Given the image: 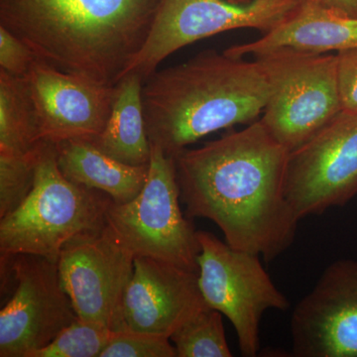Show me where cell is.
<instances>
[{"label":"cell","mask_w":357,"mask_h":357,"mask_svg":"<svg viewBox=\"0 0 357 357\" xmlns=\"http://www.w3.org/2000/svg\"><path fill=\"white\" fill-rule=\"evenodd\" d=\"M290 152L260 119L175 157L181 201L208 218L232 248L266 261L292 245L300 220L285 196Z\"/></svg>","instance_id":"cell-1"},{"label":"cell","mask_w":357,"mask_h":357,"mask_svg":"<svg viewBox=\"0 0 357 357\" xmlns=\"http://www.w3.org/2000/svg\"><path fill=\"white\" fill-rule=\"evenodd\" d=\"M162 0H0V26L57 69L116 86L147 41Z\"/></svg>","instance_id":"cell-2"},{"label":"cell","mask_w":357,"mask_h":357,"mask_svg":"<svg viewBox=\"0 0 357 357\" xmlns=\"http://www.w3.org/2000/svg\"><path fill=\"white\" fill-rule=\"evenodd\" d=\"M268 96L266 77L255 59L204 52L144 79L148 139L175 158L208 134L257 121Z\"/></svg>","instance_id":"cell-3"},{"label":"cell","mask_w":357,"mask_h":357,"mask_svg":"<svg viewBox=\"0 0 357 357\" xmlns=\"http://www.w3.org/2000/svg\"><path fill=\"white\" fill-rule=\"evenodd\" d=\"M112 201L105 192L68 180L59 169L55 143L41 141L31 192L16 210L0 218V260L32 255L58 262L74 237L107 225Z\"/></svg>","instance_id":"cell-4"},{"label":"cell","mask_w":357,"mask_h":357,"mask_svg":"<svg viewBox=\"0 0 357 357\" xmlns=\"http://www.w3.org/2000/svg\"><path fill=\"white\" fill-rule=\"evenodd\" d=\"M253 59L269 86L260 121L289 152L342 114L337 53L280 48Z\"/></svg>","instance_id":"cell-5"},{"label":"cell","mask_w":357,"mask_h":357,"mask_svg":"<svg viewBox=\"0 0 357 357\" xmlns=\"http://www.w3.org/2000/svg\"><path fill=\"white\" fill-rule=\"evenodd\" d=\"M180 199L175 158L151 145L144 187L128 203L110 202L107 225L134 255L199 272L198 236Z\"/></svg>","instance_id":"cell-6"},{"label":"cell","mask_w":357,"mask_h":357,"mask_svg":"<svg viewBox=\"0 0 357 357\" xmlns=\"http://www.w3.org/2000/svg\"><path fill=\"white\" fill-rule=\"evenodd\" d=\"M199 287L206 306L229 319L244 356H257L260 324L268 310L286 311V296L275 286L260 256L232 248L208 231H197Z\"/></svg>","instance_id":"cell-7"},{"label":"cell","mask_w":357,"mask_h":357,"mask_svg":"<svg viewBox=\"0 0 357 357\" xmlns=\"http://www.w3.org/2000/svg\"><path fill=\"white\" fill-rule=\"evenodd\" d=\"M304 0H162L151 31L130 68L143 79L183 47L237 29H276ZM126 74V75H128Z\"/></svg>","instance_id":"cell-8"},{"label":"cell","mask_w":357,"mask_h":357,"mask_svg":"<svg viewBox=\"0 0 357 357\" xmlns=\"http://www.w3.org/2000/svg\"><path fill=\"white\" fill-rule=\"evenodd\" d=\"M0 261L2 284L14 285L0 312V356L31 357L79 318L61 283L58 262L32 255Z\"/></svg>","instance_id":"cell-9"},{"label":"cell","mask_w":357,"mask_h":357,"mask_svg":"<svg viewBox=\"0 0 357 357\" xmlns=\"http://www.w3.org/2000/svg\"><path fill=\"white\" fill-rule=\"evenodd\" d=\"M134 259L107 225L66 244L59 258V275L77 318L123 331V298Z\"/></svg>","instance_id":"cell-10"},{"label":"cell","mask_w":357,"mask_h":357,"mask_svg":"<svg viewBox=\"0 0 357 357\" xmlns=\"http://www.w3.org/2000/svg\"><path fill=\"white\" fill-rule=\"evenodd\" d=\"M285 196L300 220L357 196V114L342 112L290 152Z\"/></svg>","instance_id":"cell-11"},{"label":"cell","mask_w":357,"mask_h":357,"mask_svg":"<svg viewBox=\"0 0 357 357\" xmlns=\"http://www.w3.org/2000/svg\"><path fill=\"white\" fill-rule=\"evenodd\" d=\"M41 141L91 139L109 121L116 86H105L38 59L22 77Z\"/></svg>","instance_id":"cell-12"},{"label":"cell","mask_w":357,"mask_h":357,"mask_svg":"<svg viewBox=\"0 0 357 357\" xmlns=\"http://www.w3.org/2000/svg\"><path fill=\"white\" fill-rule=\"evenodd\" d=\"M293 354L298 357H357V260L326 268L293 311Z\"/></svg>","instance_id":"cell-13"},{"label":"cell","mask_w":357,"mask_h":357,"mask_svg":"<svg viewBox=\"0 0 357 357\" xmlns=\"http://www.w3.org/2000/svg\"><path fill=\"white\" fill-rule=\"evenodd\" d=\"M199 272L145 256H135L132 277L123 298V331L170 338L206 306Z\"/></svg>","instance_id":"cell-14"},{"label":"cell","mask_w":357,"mask_h":357,"mask_svg":"<svg viewBox=\"0 0 357 357\" xmlns=\"http://www.w3.org/2000/svg\"><path fill=\"white\" fill-rule=\"evenodd\" d=\"M292 48L314 53L357 49V18L335 13L321 0H304L285 22L259 39L234 45L225 53L236 58Z\"/></svg>","instance_id":"cell-15"},{"label":"cell","mask_w":357,"mask_h":357,"mask_svg":"<svg viewBox=\"0 0 357 357\" xmlns=\"http://www.w3.org/2000/svg\"><path fill=\"white\" fill-rule=\"evenodd\" d=\"M55 144L59 169L68 180L105 192L114 203H128L146 183L149 164L131 166L121 163L84 138Z\"/></svg>","instance_id":"cell-16"},{"label":"cell","mask_w":357,"mask_h":357,"mask_svg":"<svg viewBox=\"0 0 357 357\" xmlns=\"http://www.w3.org/2000/svg\"><path fill=\"white\" fill-rule=\"evenodd\" d=\"M144 79L135 73L116 84V93L105 129L89 139L103 153L131 166L148 165L151 144L148 139L143 107Z\"/></svg>","instance_id":"cell-17"},{"label":"cell","mask_w":357,"mask_h":357,"mask_svg":"<svg viewBox=\"0 0 357 357\" xmlns=\"http://www.w3.org/2000/svg\"><path fill=\"white\" fill-rule=\"evenodd\" d=\"M40 141L34 110L22 77L0 70V152L28 153Z\"/></svg>","instance_id":"cell-18"},{"label":"cell","mask_w":357,"mask_h":357,"mask_svg":"<svg viewBox=\"0 0 357 357\" xmlns=\"http://www.w3.org/2000/svg\"><path fill=\"white\" fill-rule=\"evenodd\" d=\"M222 312L206 306L171 335L178 357H230Z\"/></svg>","instance_id":"cell-19"},{"label":"cell","mask_w":357,"mask_h":357,"mask_svg":"<svg viewBox=\"0 0 357 357\" xmlns=\"http://www.w3.org/2000/svg\"><path fill=\"white\" fill-rule=\"evenodd\" d=\"M114 333L107 326L77 319L31 357H100Z\"/></svg>","instance_id":"cell-20"},{"label":"cell","mask_w":357,"mask_h":357,"mask_svg":"<svg viewBox=\"0 0 357 357\" xmlns=\"http://www.w3.org/2000/svg\"><path fill=\"white\" fill-rule=\"evenodd\" d=\"M39 143L25 154L0 152V218L16 210L31 192Z\"/></svg>","instance_id":"cell-21"},{"label":"cell","mask_w":357,"mask_h":357,"mask_svg":"<svg viewBox=\"0 0 357 357\" xmlns=\"http://www.w3.org/2000/svg\"><path fill=\"white\" fill-rule=\"evenodd\" d=\"M170 338L150 333L119 331L115 332L100 357H176Z\"/></svg>","instance_id":"cell-22"},{"label":"cell","mask_w":357,"mask_h":357,"mask_svg":"<svg viewBox=\"0 0 357 357\" xmlns=\"http://www.w3.org/2000/svg\"><path fill=\"white\" fill-rule=\"evenodd\" d=\"M38 59L36 53L20 37L0 26V70L22 77Z\"/></svg>","instance_id":"cell-23"},{"label":"cell","mask_w":357,"mask_h":357,"mask_svg":"<svg viewBox=\"0 0 357 357\" xmlns=\"http://www.w3.org/2000/svg\"><path fill=\"white\" fill-rule=\"evenodd\" d=\"M337 57L342 112L357 114V49L338 52Z\"/></svg>","instance_id":"cell-24"},{"label":"cell","mask_w":357,"mask_h":357,"mask_svg":"<svg viewBox=\"0 0 357 357\" xmlns=\"http://www.w3.org/2000/svg\"><path fill=\"white\" fill-rule=\"evenodd\" d=\"M324 6L335 13L357 18V0H321Z\"/></svg>","instance_id":"cell-25"},{"label":"cell","mask_w":357,"mask_h":357,"mask_svg":"<svg viewBox=\"0 0 357 357\" xmlns=\"http://www.w3.org/2000/svg\"><path fill=\"white\" fill-rule=\"evenodd\" d=\"M234 1H237V2H248V1H250V0H234Z\"/></svg>","instance_id":"cell-26"}]
</instances>
